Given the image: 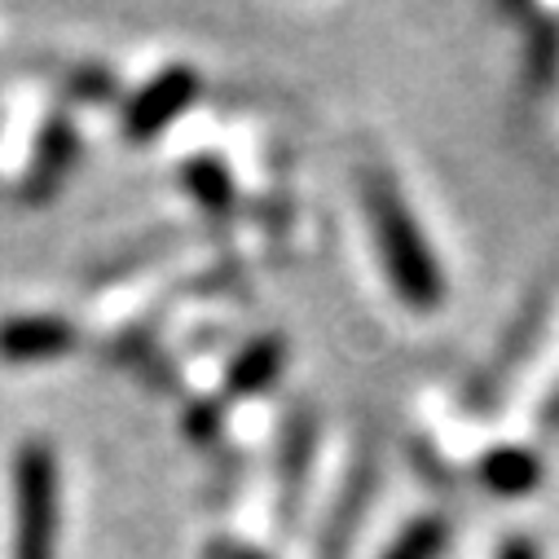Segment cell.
<instances>
[{
	"instance_id": "6da1fadb",
	"label": "cell",
	"mask_w": 559,
	"mask_h": 559,
	"mask_svg": "<svg viewBox=\"0 0 559 559\" xmlns=\"http://www.w3.org/2000/svg\"><path fill=\"white\" fill-rule=\"evenodd\" d=\"M361 203H366L370 234H374V247H379V260L388 269L392 292L409 309H437L445 300L441 260H437L428 234L418 229L409 203L392 186V177L388 173H366L361 177Z\"/></svg>"
},
{
	"instance_id": "7a4b0ae2",
	"label": "cell",
	"mask_w": 559,
	"mask_h": 559,
	"mask_svg": "<svg viewBox=\"0 0 559 559\" xmlns=\"http://www.w3.org/2000/svg\"><path fill=\"white\" fill-rule=\"evenodd\" d=\"M58 555V459L45 441H27L14 459V559Z\"/></svg>"
},
{
	"instance_id": "3957f363",
	"label": "cell",
	"mask_w": 559,
	"mask_h": 559,
	"mask_svg": "<svg viewBox=\"0 0 559 559\" xmlns=\"http://www.w3.org/2000/svg\"><path fill=\"white\" fill-rule=\"evenodd\" d=\"M194 97H199V71L194 67H168L128 97L123 132L132 136V142H151L155 132H164L173 119H181L190 110Z\"/></svg>"
},
{
	"instance_id": "277c9868",
	"label": "cell",
	"mask_w": 559,
	"mask_h": 559,
	"mask_svg": "<svg viewBox=\"0 0 559 559\" xmlns=\"http://www.w3.org/2000/svg\"><path fill=\"white\" fill-rule=\"evenodd\" d=\"M75 326L53 313H23L0 322V361L32 366V361H58L75 348Z\"/></svg>"
},
{
	"instance_id": "5b68a950",
	"label": "cell",
	"mask_w": 559,
	"mask_h": 559,
	"mask_svg": "<svg viewBox=\"0 0 559 559\" xmlns=\"http://www.w3.org/2000/svg\"><path fill=\"white\" fill-rule=\"evenodd\" d=\"M476 476L498 498H524V493H533L542 485V459L533 450H524V445H498V450H489L480 459Z\"/></svg>"
},
{
	"instance_id": "8992f818",
	"label": "cell",
	"mask_w": 559,
	"mask_h": 559,
	"mask_svg": "<svg viewBox=\"0 0 559 559\" xmlns=\"http://www.w3.org/2000/svg\"><path fill=\"white\" fill-rule=\"evenodd\" d=\"M283 361H287V344L277 335H260L251 340L225 370V392L229 396H255L264 392L277 374H283Z\"/></svg>"
},
{
	"instance_id": "52a82bcc",
	"label": "cell",
	"mask_w": 559,
	"mask_h": 559,
	"mask_svg": "<svg viewBox=\"0 0 559 559\" xmlns=\"http://www.w3.org/2000/svg\"><path fill=\"white\" fill-rule=\"evenodd\" d=\"M71 159H75V128L67 119H49L40 142H36V159H32V194L45 199L62 181Z\"/></svg>"
},
{
	"instance_id": "ba28073f",
	"label": "cell",
	"mask_w": 559,
	"mask_h": 559,
	"mask_svg": "<svg viewBox=\"0 0 559 559\" xmlns=\"http://www.w3.org/2000/svg\"><path fill=\"white\" fill-rule=\"evenodd\" d=\"M445 546H450V520L445 515H418L392 537L383 559H441Z\"/></svg>"
},
{
	"instance_id": "9c48e42d",
	"label": "cell",
	"mask_w": 559,
	"mask_h": 559,
	"mask_svg": "<svg viewBox=\"0 0 559 559\" xmlns=\"http://www.w3.org/2000/svg\"><path fill=\"white\" fill-rule=\"evenodd\" d=\"M181 186L207 207V212H225L234 203V177L216 155H199L181 168Z\"/></svg>"
},
{
	"instance_id": "30bf717a",
	"label": "cell",
	"mask_w": 559,
	"mask_h": 559,
	"mask_svg": "<svg viewBox=\"0 0 559 559\" xmlns=\"http://www.w3.org/2000/svg\"><path fill=\"white\" fill-rule=\"evenodd\" d=\"M493 559H542V546L528 533H511V537H502V546H498Z\"/></svg>"
},
{
	"instance_id": "8fae6325",
	"label": "cell",
	"mask_w": 559,
	"mask_h": 559,
	"mask_svg": "<svg viewBox=\"0 0 559 559\" xmlns=\"http://www.w3.org/2000/svg\"><path fill=\"white\" fill-rule=\"evenodd\" d=\"M207 559H269V555H260V550L247 546V542H229V537H221V542L207 546Z\"/></svg>"
}]
</instances>
